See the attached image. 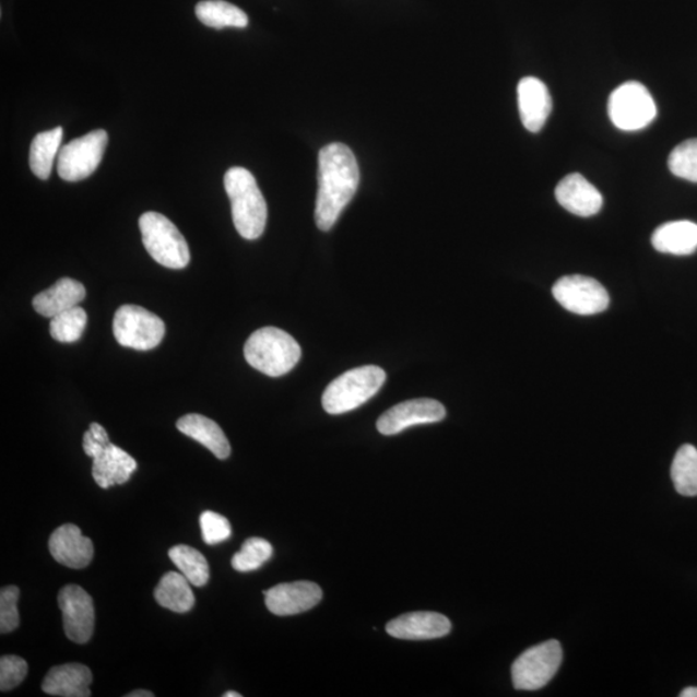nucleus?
Wrapping results in <instances>:
<instances>
[{"label": "nucleus", "instance_id": "f257e3e1", "mask_svg": "<svg viewBox=\"0 0 697 697\" xmlns=\"http://www.w3.org/2000/svg\"><path fill=\"white\" fill-rule=\"evenodd\" d=\"M359 187V167L344 144L333 142L319 153L316 223L322 232L336 224Z\"/></svg>", "mask_w": 697, "mask_h": 697}, {"label": "nucleus", "instance_id": "f03ea898", "mask_svg": "<svg viewBox=\"0 0 697 697\" xmlns=\"http://www.w3.org/2000/svg\"><path fill=\"white\" fill-rule=\"evenodd\" d=\"M224 184L237 232L248 240L260 238L265 231L268 208L253 175L246 168L233 167L227 170Z\"/></svg>", "mask_w": 697, "mask_h": 697}, {"label": "nucleus", "instance_id": "7ed1b4c3", "mask_svg": "<svg viewBox=\"0 0 697 697\" xmlns=\"http://www.w3.org/2000/svg\"><path fill=\"white\" fill-rule=\"evenodd\" d=\"M248 365L270 377L286 375L302 358V347L286 331L264 327L252 333L245 345Z\"/></svg>", "mask_w": 697, "mask_h": 697}, {"label": "nucleus", "instance_id": "20e7f679", "mask_svg": "<svg viewBox=\"0 0 697 697\" xmlns=\"http://www.w3.org/2000/svg\"><path fill=\"white\" fill-rule=\"evenodd\" d=\"M83 450L87 457L94 459L92 476L104 489L123 485L138 469L137 460L122 448L113 445L108 432L97 423H92L84 433Z\"/></svg>", "mask_w": 697, "mask_h": 697}, {"label": "nucleus", "instance_id": "39448f33", "mask_svg": "<svg viewBox=\"0 0 697 697\" xmlns=\"http://www.w3.org/2000/svg\"><path fill=\"white\" fill-rule=\"evenodd\" d=\"M387 380V374L377 366L351 369L326 388L322 404L327 414L341 415L361 407L371 400Z\"/></svg>", "mask_w": 697, "mask_h": 697}, {"label": "nucleus", "instance_id": "423d86ee", "mask_svg": "<svg viewBox=\"0 0 697 697\" xmlns=\"http://www.w3.org/2000/svg\"><path fill=\"white\" fill-rule=\"evenodd\" d=\"M139 226L146 251L158 264L168 269L188 267V241L170 220L158 212H145Z\"/></svg>", "mask_w": 697, "mask_h": 697}, {"label": "nucleus", "instance_id": "0eeeda50", "mask_svg": "<svg viewBox=\"0 0 697 697\" xmlns=\"http://www.w3.org/2000/svg\"><path fill=\"white\" fill-rule=\"evenodd\" d=\"M609 116L618 130L633 132L650 126L658 116V109L642 83L627 82L611 94Z\"/></svg>", "mask_w": 697, "mask_h": 697}, {"label": "nucleus", "instance_id": "6e6552de", "mask_svg": "<svg viewBox=\"0 0 697 697\" xmlns=\"http://www.w3.org/2000/svg\"><path fill=\"white\" fill-rule=\"evenodd\" d=\"M113 332L119 345L145 352L162 343L166 326L158 316L145 308L123 305L114 316Z\"/></svg>", "mask_w": 697, "mask_h": 697}, {"label": "nucleus", "instance_id": "1a4fd4ad", "mask_svg": "<svg viewBox=\"0 0 697 697\" xmlns=\"http://www.w3.org/2000/svg\"><path fill=\"white\" fill-rule=\"evenodd\" d=\"M564 651L556 639L531 647L511 666L513 685L521 692H536L557 674Z\"/></svg>", "mask_w": 697, "mask_h": 697}, {"label": "nucleus", "instance_id": "9d476101", "mask_svg": "<svg viewBox=\"0 0 697 697\" xmlns=\"http://www.w3.org/2000/svg\"><path fill=\"white\" fill-rule=\"evenodd\" d=\"M108 141L106 131L95 130L62 146L57 156V173L61 179L69 182L87 179L102 163Z\"/></svg>", "mask_w": 697, "mask_h": 697}, {"label": "nucleus", "instance_id": "9b49d317", "mask_svg": "<svg viewBox=\"0 0 697 697\" xmlns=\"http://www.w3.org/2000/svg\"><path fill=\"white\" fill-rule=\"evenodd\" d=\"M553 296L566 310L594 316L606 310L610 296L599 281L584 275H567L553 286Z\"/></svg>", "mask_w": 697, "mask_h": 697}, {"label": "nucleus", "instance_id": "f8f14e48", "mask_svg": "<svg viewBox=\"0 0 697 697\" xmlns=\"http://www.w3.org/2000/svg\"><path fill=\"white\" fill-rule=\"evenodd\" d=\"M57 601L67 637L75 643H87L95 630V606L92 596L82 587L67 586L60 590Z\"/></svg>", "mask_w": 697, "mask_h": 697}, {"label": "nucleus", "instance_id": "ddd939ff", "mask_svg": "<svg viewBox=\"0 0 697 697\" xmlns=\"http://www.w3.org/2000/svg\"><path fill=\"white\" fill-rule=\"evenodd\" d=\"M445 417L442 403L422 398L394 405L377 420L376 426L383 436H395L411 426L439 423Z\"/></svg>", "mask_w": 697, "mask_h": 697}, {"label": "nucleus", "instance_id": "4468645a", "mask_svg": "<svg viewBox=\"0 0 697 697\" xmlns=\"http://www.w3.org/2000/svg\"><path fill=\"white\" fill-rule=\"evenodd\" d=\"M270 613L291 616L316 607L322 600V589L311 581H295L270 588L264 592Z\"/></svg>", "mask_w": 697, "mask_h": 697}, {"label": "nucleus", "instance_id": "2eb2a0df", "mask_svg": "<svg viewBox=\"0 0 697 697\" xmlns=\"http://www.w3.org/2000/svg\"><path fill=\"white\" fill-rule=\"evenodd\" d=\"M49 553L60 565L82 570L94 558V544L75 524H62L49 537Z\"/></svg>", "mask_w": 697, "mask_h": 697}, {"label": "nucleus", "instance_id": "dca6fc26", "mask_svg": "<svg viewBox=\"0 0 697 697\" xmlns=\"http://www.w3.org/2000/svg\"><path fill=\"white\" fill-rule=\"evenodd\" d=\"M518 106L525 130L542 131L552 111L550 90L539 78H523L518 84Z\"/></svg>", "mask_w": 697, "mask_h": 697}, {"label": "nucleus", "instance_id": "f3484780", "mask_svg": "<svg viewBox=\"0 0 697 697\" xmlns=\"http://www.w3.org/2000/svg\"><path fill=\"white\" fill-rule=\"evenodd\" d=\"M388 635L410 641L442 638L451 631V622L438 613L420 611L394 618L387 625Z\"/></svg>", "mask_w": 697, "mask_h": 697}, {"label": "nucleus", "instance_id": "a211bd4d", "mask_svg": "<svg viewBox=\"0 0 697 697\" xmlns=\"http://www.w3.org/2000/svg\"><path fill=\"white\" fill-rule=\"evenodd\" d=\"M556 198L562 208L580 217L596 215L603 205L600 190L579 174L568 175L558 184Z\"/></svg>", "mask_w": 697, "mask_h": 697}, {"label": "nucleus", "instance_id": "6ab92c4d", "mask_svg": "<svg viewBox=\"0 0 697 697\" xmlns=\"http://www.w3.org/2000/svg\"><path fill=\"white\" fill-rule=\"evenodd\" d=\"M94 681L88 666L78 663L54 666L43 681L42 689L48 695L61 697H90Z\"/></svg>", "mask_w": 697, "mask_h": 697}, {"label": "nucleus", "instance_id": "aec40b11", "mask_svg": "<svg viewBox=\"0 0 697 697\" xmlns=\"http://www.w3.org/2000/svg\"><path fill=\"white\" fill-rule=\"evenodd\" d=\"M84 297L85 288L81 282L61 279L52 287L35 296L33 307L38 315L54 318L62 311L78 307Z\"/></svg>", "mask_w": 697, "mask_h": 697}, {"label": "nucleus", "instance_id": "412c9836", "mask_svg": "<svg viewBox=\"0 0 697 697\" xmlns=\"http://www.w3.org/2000/svg\"><path fill=\"white\" fill-rule=\"evenodd\" d=\"M176 426L185 436L209 448L217 459L225 460L231 457L229 440L213 420L199 414H189L179 418Z\"/></svg>", "mask_w": 697, "mask_h": 697}, {"label": "nucleus", "instance_id": "4be33fe9", "mask_svg": "<svg viewBox=\"0 0 697 697\" xmlns=\"http://www.w3.org/2000/svg\"><path fill=\"white\" fill-rule=\"evenodd\" d=\"M651 241L661 253L693 255L697 250V224L687 220L666 223L653 232Z\"/></svg>", "mask_w": 697, "mask_h": 697}, {"label": "nucleus", "instance_id": "5701e85b", "mask_svg": "<svg viewBox=\"0 0 697 697\" xmlns=\"http://www.w3.org/2000/svg\"><path fill=\"white\" fill-rule=\"evenodd\" d=\"M154 599L162 607L177 614L189 613L196 603L190 581L181 572H168L163 576L154 590Z\"/></svg>", "mask_w": 697, "mask_h": 697}, {"label": "nucleus", "instance_id": "b1692460", "mask_svg": "<svg viewBox=\"0 0 697 697\" xmlns=\"http://www.w3.org/2000/svg\"><path fill=\"white\" fill-rule=\"evenodd\" d=\"M62 137V127H56L54 130L40 132L34 138L28 163H31L33 174L38 179L47 180L51 176L56 155L60 153Z\"/></svg>", "mask_w": 697, "mask_h": 697}, {"label": "nucleus", "instance_id": "393cba45", "mask_svg": "<svg viewBox=\"0 0 697 697\" xmlns=\"http://www.w3.org/2000/svg\"><path fill=\"white\" fill-rule=\"evenodd\" d=\"M196 14L202 24L213 28H241L248 25L247 14L224 0H203L197 4Z\"/></svg>", "mask_w": 697, "mask_h": 697}, {"label": "nucleus", "instance_id": "a878e982", "mask_svg": "<svg viewBox=\"0 0 697 697\" xmlns=\"http://www.w3.org/2000/svg\"><path fill=\"white\" fill-rule=\"evenodd\" d=\"M168 556L191 586L202 588L208 584L210 566L201 552L188 545H176L170 547Z\"/></svg>", "mask_w": 697, "mask_h": 697}, {"label": "nucleus", "instance_id": "bb28decb", "mask_svg": "<svg viewBox=\"0 0 697 697\" xmlns=\"http://www.w3.org/2000/svg\"><path fill=\"white\" fill-rule=\"evenodd\" d=\"M675 491L682 496H697V450L685 445L675 453L672 465Z\"/></svg>", "mask_w": 697, "mask_h": 697}, {"label": "nucleus", "instance_id": "cd10ccee", "mask_svg": "<svg viewBox=\"0 0 697 697\" xmlns=\"http://www.w3.org/2000/svg\"><path fill=\"white\" fill-rule=\"evenodd\" d=\"M273 546L265 539L250 537L241 545L240 551L234 554L232 566L239 572L259 570L273 557Z\"/></svg>", "mask_w": 697, "mask_h": 697}, {"label": "nucleus", "instance_id": "c85d7f7f", "mask_svg": "<svg viewBox=\"0 0 697 697\" xmlns=\"http://www.w3.org/2000/svg\"><path fill=\"white\" fill-rule=\"evenodd\" d=\"M87 321V312L80 307H74L54 317L49 324V332L59 343H75L82 338Z\"/></svg>", "mask_w": 697, "mask_h": 697}, {"label": "nucleus", "instance_id": "c756f323", "mask_svg": "<svg viewBox=\"0 0 697 697\" xmlns=\"http://www.w3.org/2000/svg\"><path fill=\"white\" fill-rule=\"evenodd\" d=\"M668 166L680 179L697 182V139L686 140L674 147Z\"/></svg>", "mask_w": 697, "mask_h": 697}, {"label": "nucleus", "instance_id": "7c9ffc66", "mask_svg": "<svg viewBox=\"0 0 697 697\" xmlns=\"http://www.w3.org/2000/svg\"><path fill=\"white\" fill-rule=\"evenodd\" d=\"M199 522H201L203 542L208 545L224 543L232 536L231 522L224 516L215 513V511H203Z\"/></svg>", "mask_w": 697, "mask_h": 697}, {"label": "nucleus", "instance_id": "2f4dec72", "mask_svg": "<svg viewBox=\"0 0 697 697\" xmlns=\"http://www.w3.org/2000/svg\"><path fill=\"white\" fill-rule=\"evenodd\" d=\"M19 599L20 589L17 587H5L2 589V592H0V631H2L3 635L19 628Z\"/></svg>", "mask_w": 697, "mask_h": 697}, {"label": "nucleus", "instance_id": "473e14b6", "mask_svg": "<svg viewBox=\"0 0 697 697\" xmlns=\"http://www.w3.org/2000/svg\"><path fill=\"white\" fill-rule=\"evenodd\" d=\"M26 675L27 663L23 658L5 655L0 659V689L3 693L21 685Z\"/></svg>", "mask_w": 697, "mask_h": 697}, {"label": "nucleus", "instance_id": "72a5a7b5", "mask_svg": "<svg viewBox=\"0 0 697 697\" xmlns=\"http://www.w3.org/2000/svg\"><path fill=\"white\" fill-rule=\"evenodd\" d=\"M126 697H154V694L146 692V689H137V692L127 694Z\"/></svg>", "mask_w": 697, "mask_h": 697}, {"label": "nucleus", "instance_id": "f704fd0d", "mask_svg": "<svg viewBox=\"0 0 697 697\" xmlns=\"http://www.w3.org/2000/svg\"><path fill=\"white\" fill-rule=\"evenodd\" d=\"M681 697H697V687H687L680 694Z\"/></svg>", "mask_w": 697, "mask_h": 697}, {"label": "nucleus", "instance_id": "c9c22d12", "mask_svg": "<svg viewBox=\"0 0 697 697\" xmlns=\"http://www.w3.org/2000/svg\"><path fill=\"white\" fill-rule=\"evenodd\" d=\"M241 695L236 692H229L224 694V697H240Z\"/></svg>", "mask_w": 697, "mask_h": 697}]
</instances>
